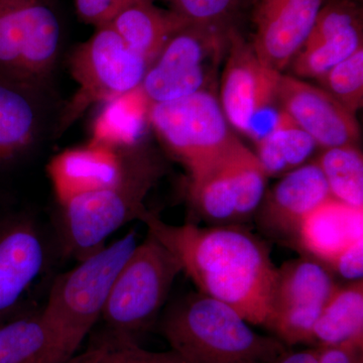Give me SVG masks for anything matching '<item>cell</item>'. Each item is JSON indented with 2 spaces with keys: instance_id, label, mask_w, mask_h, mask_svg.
I'll return each instance as SVG.
<instances>
[{
  "instance_id": "20",
  "label": "cell",
  "mask_w": 363,
  "mask_h": 363,
  "mask_svg": "<svg viewBox=\"0 0 363 363\" xmlns=\"http://www.w3.org/2000/svg\"><path fill=\"white\" fill-rule=\"evenodd\" d=\"M102 104L92 124L90 142L114 150L128 149L142 143L145 128L150 126L152 104L140 86Z\"/></svg>"
},
{
  "instance_id": "33",
  "label": "cell",
  "mask_w": 363,
  "mask_h": 363,
  "mask_svg": "<svg viewBox=\"0 0 363 363\" xmlns=\"http://www.w3.org/2000/svg\"><path fill=\"white\" fill-rule=\"evenodd\" d=\"M271 363H319V350L317 347L301 351L288 350Z\"/></svg>"
},
{
  "instance_id": "26",
  "label": "cell",
  "mask_w": 363,
  "mask_h": 363,
  "mask_svg": "<svg viewBox=\"0 0 363 363\" xmlns=\"http://www.w3.org/2000/svg\"><path fill=\"white\" fill-rule=\"evenodd\" d=\"M68 363H188L175 351L155 352L133 341L114 337L100 331L91 337L84 351Z\"/></svg>"
},
{
  "instance_id": "34",
  "label": "cell",
  "mask_w": 363,
  "mask_h": 363,
  "mask_svg": "<svg viewBox=\"0 0 363 363\" xmlns=\"http://www.w3.org/2000/svg\"><path fill=\"white\" fill-rule=\"evenodd\" d=\"M355 1H357V0H355Z\"/></svg>"
},
{
  "instance_id": "2",
  "label": "cell",
  "mask_w": 363,
  "mask_h": 363,
  "mask_svg": "<svg viewBox=\"0 0 363 363\" xmlns=\"http://www.w3.org/2000/svg\"><path fill=\"white\" fill-rule=\"evenodd\" d=\"M138 245L130 230L80 260L52 284L40 312L43 342L23 363H68L99 322L111 283Z\"/></svg>"
},
{
  "instance_id": "18",
  "label": "cell",
  "mask_w": 363,
  "mask_h": 363,
  "mask_svg": "<svg viewBox=\"0 0 363 363\" xmlns=\"http://www.w3.org/2000/svg\"><path fill=\"white\" fill-rule=\"evenodd\" d=\"M360 240H363V208L330 197L303 221L296 250L329 269L344 250Z\"/></svg>"
},
{
  "instance_id": "3",
  "label": "cell",
  "mask_w": 363,
  "mask_h": 363,
  "mask_svg": "<svg viewBox=\"0 0 363 363\" xmlns=\"http://www.w3.org/2000/svg\"><path fill=\"white\" fill-rule=\"evenodd\" d=\"M162 160L143 143L125 149L123 173L116 182L60 204L62 250L80 262L105 247L121 226L142 219L145 199L164 175Z\"/></svg>"
},
{
  "instance_id": "25",
  "label": "cell",
  "mask_w": 363,
  "mask_h": 363,
  "mask_svg": "<svg viewBox=\"0 0 363 363\" xmlns=\"http://www.w3.org/2000/svg\"><path fill=\"white\" fill-rule=\"evenodd\" d=\"M363 47L362 23L313 45H303L291 62L294 77L317 79Z\"/></svg>"
},
{
  "instance_id": "12",
  "label": "cell",
  "mask_w": 363,
  "mask_h": 363,
  "mask_svg": "<svg viewBox=\"0 0 363 363\" xmlns=\"http://www.w3.org/2000/svg\"><path fill=\"white\" fill-rule=\"evenodd\" d=\"M335 274L311 257L301 255L277 267L266 328L286 347L314 344L313 331L338 284Z\"/></svg>"
},
{
  "instance_id": "30",
  "label": "cell",
  "mask_w": 363,
  "mask_h": 363,
  "mask_svg": "<svg viewBox=\"0 0 363 363\" xmlns=\"http://www.w3.org/2000/svg\"><path fill=\"white\" fill-rule=\"evenodd\" d=\"M138 1L140 0H75V4L79 18L98 28L108 25L123 9Z\"/></svg>"
},
{
  "instance_id": "32",
  "label": "cell",
  "mask_w": 363,
  "mask_h": 363,
  "mask_svg": "<svg viewBox=\"0 0 363 363\" xmlns=\"http://www.w3.org/2000/svg\"><path fill=\"white\" fill-rule=\"evenodd\" d=\"M319 363H363V346L341 345L317 347Z\"/></svg>"
},
{
  "instance_id": "10",
  "label": "cell",
  "mask_w": 363,
  "mask_h": 363,
  "mask_svg": "<svg viewBox=\"0 0 363 363\" xmlns=\"http://www.w3.org/2000/svg\"><path fill=\"white\" fill-rule=\"evenodd\" d=\"M228 35L229 32L206 26H184L147 69L140 85L145 96L154 104L213 90Z\"/></svg>"
},
{
  "instance_id": "8",
  "label": "cell",
  "mask_w": 363,
  "mask_h": 363,
  "mask_svg": "<svg viewBox=\"0 0 363 363\" xmlns=\"http://www.w3.org/2000/svg\"><path fill=\"white\" fill-rule=\"evenodd\" d=\"M61 28L44 0H0V80L35 92L51 76Z\"/></svg>"
},
{
  "instance_id": "28",
  "label": "cell",
  "mask_w": 363,
  "mask_h": 363,
  "mask_svg": "<svg viewBox=\"0 0 363 363\" xmlns=\"http://www.w3.org/2000/svg\"><path fill=\"white\" fill-rule=\"evenodd\" d=\"M316 80L320 88L355 116L363 104V47Z\"/></svg>"
},
{
  "instance_id": "31",
  "label": "cell",
  "mask_w": 363,
  "mask_h": 363,
  "mask_svg": "<svg viewBox=\"0 0 363 363\" xmlns=\"http://www.w3.org/2000/svg\"><path fill=\"white\" fill-rule=\"evenodd\" d=\"M333 274L348 281H359L363 277V240L357 241L344 250L329 267Z\"/></svg>"
},
{
  "instance_id": "23",
  "label": "cell",
  "mask_w": 363,
  "mask_h": 363,
  "mask_svg": "<svg viewBox=\"0 0 363 363\" xmlns=\"http://www.w3.org/2000/svg\"><path fill=\"white\" fill-rule=\"evenodd\" d=\"M257 157L269 178H281L309 162L319 149L311 136L284 111L279 123L255 143Z\"/></svg>"
},
{
  "instance_id": "24",
  "label": "cell",
  "mask_w": 363,
  "mask_h": 363,
  "mask_svg": "<svg viewBox=\"0 0 363 363\" xmlns=\"http://www.w3.org/2000/svg\"><path fill=\"white\" fill-rule=\"evenodd\" d=\"M334 199L363 208V156L358 145L322 150L314 160Z\"/></svg>"
},
{
  "instance_id": "4",
  "label": "cell",
  "mask_w": 363,
  "mask_h": 363,
  "mask_svg": "<svg viewBox=\"0 0 363 363\" xmlns=\"http://www.w3.org/2000/svg\"><path fill=\"white\" fill-rule=\"evenodd\" d=\"M161 332L171 350L188 363H271L290 350L253 330L230 306L200 292L169 306Z\"/></svg>"
},
{
  "instance_id": "17",
  "label": "cell",
  "mask_w": 363,
  "mask_h": 363,
  "mask_svg": "<svg viewBox=\"0 0 363 363\" xmlns=\"http://www.w3.org/2000/svg\"><path fill=\"white\" fill-rule=\"evenodd\" d=\"M125 149L114 150L89 142L52 157L48 173L59 204L74 196L111 185L121 177Z\"/></svg>"
},
{
  "instance_id": "9",
  "label": "cell",
  "mask_w": 363,
  "mask_h": 363,
  "mask_svg": "<svg viewBox=\"0 0 363 363\" xmlns=\"http://www.w3.org/2000/svg\"><path fill=\"white\" fill-rule=\"evenodd\" d=\"M279 75L260 63L240 28L229 32L219 102L231 128L255 145L276 128L283 116Z\"/></svg>"
},
{
  "instance_id": "11",
  "label": "cell",
  "mask_w": 363,
  "mask_h": 363,
  "mask_svg": "<svg viewBox=\"0 0 363 363\" xmlns=\"http://www.w3.org/2000/svg\"><path fill=\"white\" fill-rule=\"evenodd\" d=\"M267 177L252 150L238 142L206 173L189 181L196 213L211 225L253 218L267 190Z\"/></svg>"
},
{
  "instance_id": "7",
  "label": "cell",
  "mask_w": 363,
  "mask_h": 363,
  "mask_svg": "<svg viewBox=\"0 0 363 363\" xmlns=\"http://www.w3.org/2000/svg\"><path fill=\"white\" fill-rule=\"evenodd\" d=\"M149 67V62L133 51L111 25L98 26L69 58L78 89L62 111L57 135L68 130L92 105L140 87Z\"/></svg>"
},
{
  "instance_id": "27",
  "label": "cell",
  "mask_w": 363,
  "mask_h": 363,
  "mask_svg": "<svg viewBox=\"0 0 363 363\" xmlns=\"http://www.w3.org/2000/svg\"><path fill=\"white\" fill-rule=\"evenodd\" d=\"M184 20L222 32L240 28L242 18L252 13L257 0H168Z\"/></svg>"
},
{
  "instance_id": "16",
  "label": "cell",
  "mask_w": 363,
  "mask_h": 363,
  "mask_svg": "<svg viewBox=\"0 0 363 363\" xmlns=\"http://www.w3.org/2000/svg\"><path fill=\"white\" fill-rule=\"evenodd\" d=\"M278 96L283 111L311 136L319 149L358 145L357 117L319 86L281 73Z\"/></svg>"
},
{
  "instance_id": "6",
  "label": "cell",
  "mask_w": 363,
  "mask_h": 363,
  "mask_svg": "<svg viewBox=\"0 0 363 363\" xmlns=\"http://www.w3.org/2000/svg\"><path fill=\"white\" fill-rule=\"evenodd\" d=\"M150 124L187 169L189 181L204 175L240 142L213 90L152 104Z\"/></svg>"
},
{
  "instance_id": "19",
  "label": "cell",
  "mask_w": 363,
  "mask_h": 363,
  "mask_svg": "<svg viewBox=\"0 0 363 363\" xmlns=\"http://www.w3.org/2000/svg\"><path fill=\"white\" fill-rule=\"evenodd\" d=\"M188 23L175 11L155 6L154 0H140L123 9L108 25L150 65L169 40Z\"/></svg>"
},
{
  "instance_id": "15",
  "label": "cell",
  "mask_w": 363,
  "mask_h": 363,
  "mask_svg": "<svg viewBox=\"0 0 363 363\" xmlns=\"http://www.w3.org/2000/svg\"><path fill=\"white\" fill-rule=\"evenodd\" d=\"M328 0H257L252 43L260 63L283 73L304 45Z\"/></svg>"
},
{
  "instance_id": "13",
  "label": "cell",
  "mask_w": 363,
  "mask_h": 363,
  "mask_svg": "<svg viewBox=\"0 0 363 363\" xmlns=\"http://www.w3.org/2000/svg\"><path fill=\"white\" fill-rule=\"evenodd\" d=\"M49 245L28 215L0 217V324L20 316L21 301L49 262Z\"/></svg>"
},
{
  "instance_id": "5",
  "label": "cell",
  "mask_w": 363,
  "mask_h": 363,
  "mask_svg": "<svg viewBox=\"0 0 363 363\" xmlns=\"http://www.w3.org/2000/svg\"><path fill=\"white\" fill-rule=\"evenodd\" d=\"M180 272L178 259L147 234L111 283L99 319L100 331L138 343L156 321Z\"/></svg>"
},
{
  "instance_id": "14",
  "label": "cell",
  "mask_w": 363,
  "mask_h": 363,
  "mask_svg": "<svg viewBox=\"0 0 363 363\" xmlns=\"http://www.w3.org/2000/svg\"><path fill=\"white\" fill-rule=\"evenodd\" d=\"M330 197L321 169L316 162H309L267 190L253 218L262 235L296 250L303 221Z\"/></svg>"
},
{
  "instance_id": "29",
  "label": "cell",
  "mask_w": 363,
  "mask_h": 363,
  "mask_svg": "<svg viewBox=\"0 0 363 363\" xmlns=\"http://www.w3.org/2000/svg\"><path fill=\"white\" fill-rule=\"evenodd\" d=\"M43 342L40 312H26L0 324V363H23Z\"/></svg>"
},
{
  "instance_id": "21",
  "label": "cell",
  "mask_w": 363,
  "mask_h": 363,
  "mask_svg": "<svg viewBox=\"0 0 363 363\" xmlns=\"http://www.w3.org/2000/svg\"><path fill=\"white\" fill-rule=\"evenodd\" d=\"M35 92L0 80V166L26 154L40 130Z\"/></svg>"
},
{
  "instance_id": "22",
  "label": "cell",
  "mask_w": 363,
  "mask_h": 363,
  "mask_svg": "<svg viewBox=\"0 0 363 363\" xmlns=\"http://www.w3.org/2000/svg\"><path fill=\"white\" fill-rule=\"evenodd\" d=\"M315 347L363 346V281L338 285L315 324Z\"/></svg>"
},
{
  "instance_id": "1",
  "label": "cell",
  "mask_w": 363,
  "mask_h": 363,
  "mask_svg": "<svg viewBox=\"0 0 363 363\" xmlns=\"http://www.w3.org/2000/svg\"><path fill=\"white\" fill-rule=\"evenodd\" d=\"M140 220L198 292L230 306L250 325L266 327L277 272L266 240L243 224L172 225L149 210Z\"/></svg>"
}]
</instances>
